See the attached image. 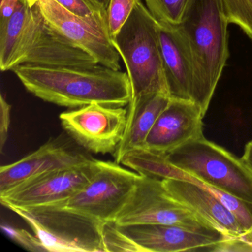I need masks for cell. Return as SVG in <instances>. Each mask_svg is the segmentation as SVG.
Instances as JSON below:
<instances>
[{"instance_id": "obj_15", "label": "cell", "mask_w": 252, "mask_h": 252, "mask_svg": "<svg viewBox=\"0 0 252 252\" xmlns=\"http://www.w3.org/2000/svg\"><path fill=\"white\" fill-rule=\"evenodd\" d=\"M119 228L144 252H206L209 246L231 238L223 234H200L166 224H140Z\"/></svg>"}, {"instance_id": "obj_14", "label": "cell", "mask_w": 252, "mask_h": 252, "mask_svg": "<svg viewBox=\"0 0 252 252\" xmlns=\"http://www.w3.org/2000/svg\"><path fill=\"white\" fill-rule=\"evenodd\" d=\"M162 181L178 201L212 228L231 238L241 237L246 233L235 217L203 183L178 179Z\"/></svg>"}, {"instance_id": "obj_2", "label": "cell", "mask_w": 252, "mask_h": 252, "mask_svg": "<svg viewBox=\"0 0 252 252\" xmlns=\"http://www.w3.org/2000/svg\"><path fill=\"white\" fill-rule=\"evenodd\" d=\"M228 24L221 0H189L175 26L194 71L192 101L203 116L229 55Z\"/></svg>"}, {"instance_id": "obj_23", "label": "cell", "mask_w": 252, "mask_h": 252, "mask_svg": "<svg viewBox=\"0 0 252 252\" xmlns=\"http://www.w3.org/2000/svg\"><path fill=\"white\" fill-rule=\"evenodd\" d=\"M140 1L141 0H107L106 23L112 40L120 32Z\"/></svg>"}, {"instance_id": "obj_25", "label": "cell", "mask_w": 252, "mask_h": 252, "mask_svg": "<svg viewBox=\"0 0 252 252\" xmlns=\"http://www.w3.org/2000/svg\"><path fill=\"white\" fill-rule=\"evenodd\" d=\"M1 228L13 241L26 250L33 252H47L43 243L36 234H32L27 230L15 228L6 224H2Z\"/></svg>"}, {"instance_id": "obj_21", "label": "cell", "mask_w": 252, "mask_h": 252, "mask_svg": "<svg viewBox=\"0 0 252 252\" xmlns=\"http://www.w3.org/2000/svg\"><path fill=\"white\" fill-rule=\"evenodd\" d=\"M204 185L235 217L246 233L252 228V203L242 200L211 186Z\"/></svg>"}, {"instance_id": "obj_26", "label": "cell", "mask_w": 252, "mask_h": 252, "mask_svg": "<svg viewBox=\"0 0 252 252\" xmlns=\"http://www.w3.org/2000/svg\"><path fill=\"white\" fill-rule=\"evenodd\" d=\"M11 105L4 98L0 97V151L2 153L8 139V131L11 125Z\"/></svg>"}, {"instance_id": "obj_3", "label": "cell", "mask_w": 252, "mask_h": 252, "mask_svg": "<svg viewBox=\"0 0 252 252\" xmlns=\"http://www.w3.org/2000/svg\"><path fill=\"white\" fill-rule=\"evenodd\" d=\"M158 22L140 1L113 43L126 66L132 98L169 95L158 36ZM171 97V96H170Z\"/></svg>"}, {"instance_id": "obj_32", "label": "cell", "mask_w": 252, "mask_h": 252, "mask_svg": "<svg viewBox=\"0 0 252 252\" xmlns=\"http://www.w3.org/2000/svg\"><path fill=\"white\" fill-rule=\"evenodd\" d=\"M27 1L29 2V4L32 5V6H33V5H36V4L37 3L39 0H27Z\"/></svg>"}, {"instance_id": "obj_10", "label": "cell", "mask_w": 252, "mask_h": 252, "mask_svg": "<svg viewBox=\"0 0 252 252\" xmlns=\"http://www.w3.org/2000/svg\"><path fill=\"white\" fill-rule=\"evenodd\" d=\"M39 10L47 22L72 43L86 51L101 65L120 70V59L107 30L106 15H76L56 0H39Z\"/></svg>"}, {"instance_id": "obj_20", "label": "cell", "mask_w": 252, "mask_h": 252, "mask_svg": "<svg viewBox=\"0 0 252 252\" xmlns=\"http://www.w3.org/2000/svg\"><path fill=\"white\" fill-rule=\"evenodd\" d=\"M189 0H145L153 17L160 23L178 26Z\"/></svg>"}, {"instance_id": "obj_5", "label": "cell", "mask_w": 252, "mask_h": 252, "mask_svg": "<svg viewBox=\"0 0 252 252\" xmlns=\"http://www.w3.org/2000/svg\"><path fill=\"white\" fill-rule=\"evenodd\" d=\"M169 163L206 185L252 203V172L223 147L204 136L168 153Z\"/></svg>"}, {"instance_id": "obj_22", "label": "cell", "mask_w": 252, "mask_h": 252, "mask_svg": "<svg viewBox=\"0 0 252 252\" xmlns=\"http://www.w3.org/2000/svg\"><path fill=\"white\" fill-rule=\"evenodd\" d=\"M228 23L239 26L252 40V0H221Z\"/></svg>"}, {"instance_id": "obj_12", "label": "cell", "mask_w": 252, "mask_h": 252, "mask_svg": "<svg viewBox=\"0 0 252 252\" xmlns=\"http://www.w3.org/2000/svg\"><path fill=\"white\" fill-rule=\"evenodd\" d=\"M65 142L51 139L14 163L0 168V195L35 177L57 169L74 167L91 160Z\"/></svg>"}, {"instance_id": "obj_7", "label": "cell", "mask_w": 252, "mask_h": 252, "mask_svg": "<svg viewBox=\"0 0 252 252\" xmlns=\"http://www.w3.org/2000/svg\"><path fill=\"white\" fill-rule=\"evenodd\" d=\"M23 64L45 67H87L99 63L52 27L44 18L36 3L31 8L8 70Z\"/></svg>"}, {"instance_id": "obj_9", "label": "cell", "mask_w": 252, "mask_h": 252, "mask_svg": "<svg viewBox=\"0 0 252 252\" xmlns=\"http://www.w3.org/2000/svg\"><path fill=\"white\" fill-rule=\"evenodd\" d=\"M60 119L66 132L88 152L114 155L126 129L127 109L92 103L64 112Z\"/></svg>"}, {"instance_id": "obj_17", "label": "cell", "mask_w": 252, "mask_h": 252, "mask_svg": "<svg viewBox=\"0 0 252 252\" xmlns=\"http://www.w3.org/2000/svg\"><path fill=\"white\" fill-rule=\"evenodd\" d=\"M170 99V95L158 93L144 95L129 103L126 129L114 153L116 163L120 164L128 152L144 148L149 133Z\"/></svg>"}, {"instance_id": "obj_30", "label": "cell", "mask_w": 252, "mask_h": 252, "mask_svg": "<svg viewBox=\"0 0 252 252\" xmlns=\"http://www.w3.org/2000/svg\"><path fill=\"white\" fill-rule=\"evenodd\" d=\"M97 11L102 13L106 15V9L107 6V0H85Z\"/></svg>"}, {"instance_id": "obj_16", "label": "cell", "mask_w": 252, "mask_h": 252, "mask_svg": "<svg viewBox=\"0 0 252 252\" xmlns=\"http://www.w3.org/2000/svg\"><path fill=\"white\" fill-rule=\"evenodd\" d=\"M158 27L169 95L171 98L192 101L194 71L176 26L158 22Z\"/></svg>"}, {"instance_id": "obj_1", "label": "cell", "mask_w": 252, "mask_h": 252, "mask_svg": "<svg viewBox=\"0 0 252 252\" xmlns=\"http://www.w3.org/2000/svg\"><path fill=\"white\" fill-rule=\"evenodd\" d=\"M12 71L31 94L67 108H79L92 103L125 107L132 98L127 73L101 64L45 67L23 64Z\"/></svg>"}, {"instance_id": "obj_8", "label": "cell", "mask_w": 252, "mask_h": 252, "mask_svg": "<svg viewBox=\"0 0 252 252\" xmlns=\"http://www.w3.org/2000/svg\"><path fill=\"white\" fill-rule=\"evenodd\" d=\"M139 174L116 162L98 160L89 182L63 206L104 222H115L130 197Z\"/></svg>"}, {"instance_id": "obj_31", "label": "cell", "mask_w": 252, "mask_h": 252, "mask_svg": "<svg viewBox=\"0 0 252 252\" xmlns=\"http://www.w3.org/2000/svg\"><path fill=\"white\" fill-rule=\"evenodd\" d=\"M240 238L252 244V228L248 232H246V234H243Z\"/></svg>"}, {"instance_id": "obj_27", "label": "cell", "mask_w": 252, "mask_h": 252, "mask_svg": "<svg viewBox=\"0 0 252 252\" xmlns=\"http://www.w3.org/2000/svg\"><path fill=\"white\" fill-rule=\"evenodd\" d=\"M56 1L67 11L80 17H91L98 13H101L94 9L85 0H56Z\"/></svg>"}, {"instance_id": "obj_6", "label": "cell", "mask_w": 252, "mask_h": 252, "mask_svg": "<svg viewBox=\"0 0 252 252\" xmlns=\"http://www.w3.org/2000/svg\"><path fill=\"white\" fill-rule=\"evenodd\" d=\"M114 222L119 226L166 224L207 235L223 234L178 201L162 179L144 175H140L132 194Z\"/></svg>"}, {"instance_id": "obj_24", "label": "cell", "mask_w": 252, "mask_h": 252, "mask_svg": "<svg viewBox=\"0 0 252 252\" xmlns=\"http://www.w3.org/2000/svg\"><path fill=\"white\" fill-rule=\"evenodd\" d=\"M103 242L105 252H144L142 249L125 234L114 222L104 224Z\"/></svg>"}, {"instance_id": "obj_4", "label": "cell", "mask_w": 252, "mask_h": 252, "mask_svg": "<svg viewBox=\"0 0 252 252\" xmlns=\"http://www.w3.org/2000/svg\"><path fill=\"white\" fill-rule=\"evenodd\" d=\"M40 239L48 252H105L104 222L60 203L11 207Z\"/></svg>"}, {"instance_id": "obj_29", "label": "cell", "mask_w": 252, "mask_h": 252, "mask_svg": "<svg viewBox=\"0 0 252 252\" xmlns=\"http://www.w3.org/2000/svg\"><path fill=\"white\" fill-rule=\"evenodd\" d=\"M241 158L252 172V141H249L245 146L244 153Z\"/></svg>"}, {"instance_id": "obj_13", "label": "cell", "mask_w": 252, "mask_h": 252, "mask_svg": "<svg viewBox=\"0 0 252 252\" xmlns=\"http://www.w3.org/2000/svg\"><path fill=\"white\" fill-rule=\"evenodd\" d=\"M203 118L194 101L171 98L149 133L144 148L168 154L191 140L204 136Z\"/></svg>"}, {"instance_id": "obj_28", "label": "cell", "mask_w": 252, "mask_h": 252, "mask_svg": "<svg viewBox=\"0 0 252 252\" xmlns=\"http://www.w3.org/2000/svg\"><path fill=\"white\" fill-rule=\"evenodd\" d=\"M20 0H2L0 6V23L6 21L15 12Z\"/></svg>"}, {"instance_id": "obj_11", "label": "cell", "mask_w": 252, "mask_h": 252, "mask_svg": "<svg viewBox=\"0 0 252 252\" xmlns=\"http://www.w3.org/2000/svg\"><path fill=\"white\" fill-rule=\"evenodd\" d=\"M97 166L98 160L93 158L80 166L47 172L0 195V202L8 209L62 203L89 182Z\"/></svg>"}, {"instance_id": "obj_18", "label": "cell", "mask_w": 252, "mask_h": 252, "mask_svg": "<svg viewBox=\"0 0 252 252\" xmlns=\"http://www.w3.org/2000/svg\"><path fill=\"white\" fill-rule=\"evenodd\" d=\"M124 166L144 176L159 179H178L200 183L197 178L186 173L169 163L167 154L145 148L128 152L121 160Z\"/></svg>"}, {"instance_id": "obj_19", "label": "cell", "mask_w": 252, "mask_h": 252, "mask_svg": "<svg viewBox=\"0 0 252 252\" xmlns=\"http://www.w3.org/2000/svg\"><path fill=\"white\" fill-rule=\"evenodd\" d=\"M32 7L27 0H20L14 14L6 21L0 23V68L2 71L8 70Z\"/></svg>"}]
</instances>
